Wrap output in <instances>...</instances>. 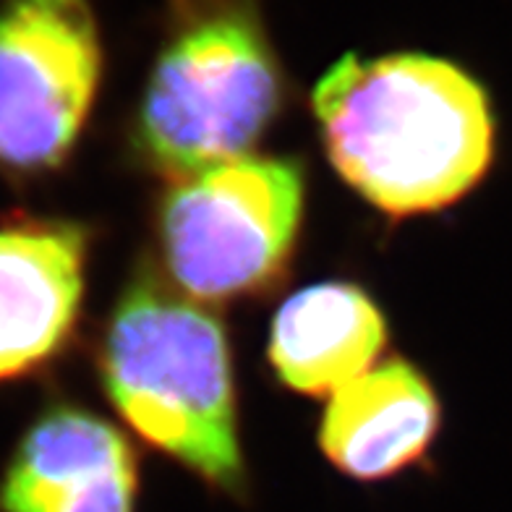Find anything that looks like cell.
<instances>
[{
	"label": "cell",
	"mask_w": 512,
	"mask_h": 512,
	"mask_svg": "<svg viewBox=\"0 0 512 512\" xmlns=\"http://www.w3.org/2000/svg\"><path fill=\"white\" fill-rule=\"evenodd\" d=\"M311 105L337 173L387 215L450 207L492 165L489 95L442 58L345 55Z\"/></svg>",
	"instance_id": "cell-1"
},
{
	"label": "cell",
	"mask_w": 512,
	"mask_h": 512,
	"mask_svg": "<svg viewBox=\"0 0 512 512\" xmlns=\"http://www.w3.org/2000/svg\"><path fill=\"white\" fill-rule=\"evenodd\" d=\"M100 371L110 403L139 437L209 486L241 497L236 387L215 314L142 272L115 306Z\"/></svg>",
	"instance_id": "cell-2"
},
{
	"label": "cell",
	"mask_w": 512,
	"mask_h": 512,
	"mask_svg": "<svg viewBox=\"0 0 512 512\" xmlns=\"http://www.w3.org/2000/svg\"><path fill=\"white\" fill-rule=\"evenodd\" d=\"M283 108V68L259 0H168L134 147L170 181L251 155Z\"/></svg>",
	"instance_id": "cell-3"
},
{
	"label": "cell",
	"mask_w": 512,
	"mask_h": 512,
	"mask_svg": "<svg viewBox=\"0 0 512 512\" xmlns=\"http://www.w3.org/2000/svg\"><path fill=\"white\" fill-rule=\"evenodd\" d=\"M304 168L241 157L176 181L160 204V249L194 301L254 296L280 280L304 220Z\"/></svg>",
	"instance_id": "cell-4"
},
{
	"label": "cell",
	"mask_w": 512,
	"mask_h": 512,
	"mask_svg": "<svg viewBox=\"0 0 512 512\" xmlns=\"http://www.w3.org/2000/svg\"><path fill=\"white\" fill-rule=\"evenodd\" d=\"M102 42L89 0H0V168H61L95 105Z\"/></svg>",
	"instance_id": "cell-5"
},
{
	"label": "cell",
	"mask_w": 512,
	"mask_h": 512,
	"mask_svg": "<svg viewBox=\"0 0 512 512\" xmlns=\"http://www.w3.org/2000/svg\"><path fill=\"white\" fill-rule=\"evenodd\" d=\"M139 465L113 424L79 408L37 418L0 476V512H136Z\"/></svg>",
	"instance_id": "cell-6"
},
{
	"label": "cell",
	"mask_w": 512,
	"mask_h": 512,
	"mask_svg": "<svg viewBox=\"0 0 512 512\" xmlns=\"http://www.w3.org/2000/svg\"><path fill=\"white\" fill-rule=\"evenodd\" d=\"M89 233L66 220L0 225V382L66 345L84 296Z\"/></svg>",
	"instance_id": "cell-7"
},
{
	"label": "cell",
	"mask_w": 512,
	"mask_h": 512,
	"mask_svg": "<svg viewBox=\"0 0 512 512\" xmlns=\"http://www.w3.org/2000/svg\"><path fill=\"white\" fill-rule=\"evenodd\" d=\"M439 426L434 390L411 364L392 358L332 392L319 445L353 479L379 481L416 463Z\"/></svg>",
	"instance_id": "cell-8"
},
{
	"label": "cell",
	"mask_w": 512,
	"mask_h": 512,
	"mask_svg": "<svg viewBox=\"0 0 512 512\" xmlns=\"http://www.w3.org/2000/svg\"><path fill=\"white\" fill-rule=\"evenodd\" d=\"M387 343L382 311L348 283L311 285L272 322L270 361L290 390L332 395L374 366Z\"/></svg>",
	"instance_id": "cell-9"
}]
</instances>
